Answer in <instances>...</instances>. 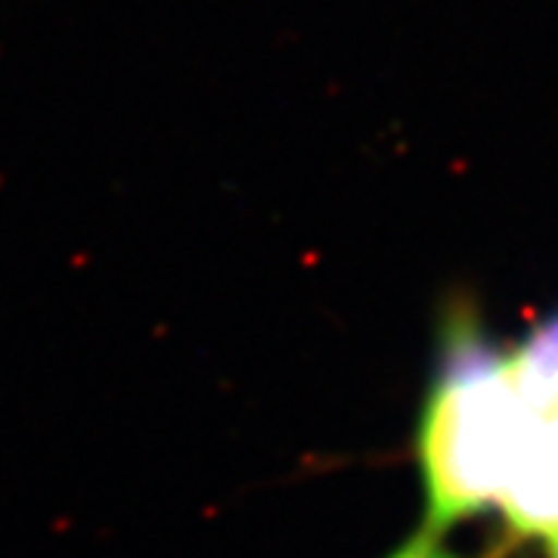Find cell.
<instances>
[{
  "instance_id": "1",
  "label": "cell",
  "mask_w": 558,
  "mask_h": 558,
  "mask_svg": "<svg viewBox=\"0 0 558 558\" xmlns=\"http://www.w3.org/2000/svg\"><path fill=\"white\" fill-rule=\"evenodd\" d=\"M531 418L512 354L487 336L472 307L450 304L440 317L435 369L413 435L425 506L422 531L444 537L497 506Z\"/></svg>"
},
{
  "instance_id": "2",
  "label": "cell",
  "mask_w": 558,
  "mask_h": 558,
  "mask_svg": "<svg viewBox=\"0 0 558 558\" xmlns=\"http://www.w3.org/2000/svg\"><path fill=\"white\" fill-rule=\"evenodd\" d=\"M497 506L515 539L558 537V407L534 413Z\"/></svg>"
},
{
  "instance_id": "3",
  "label": "cell",
  "mask_w": 558,
  "mask_h": 558,
  "mask_svg": "<svg viewBox=\"0 0 558 558\" xmlns=\"http://www.w3.org/2000/svg\"><path fill=\"white\" fill-rule=\"evenodd\" d=\"M512 373L531 413L558 407V311L539 319L534 332L512 354Z\"/></svg>"
},
{
  "instance_id": "4",
  "label": "cell",
  "mask_w": 558,
  "mask_h": 558,
  "mask_svg": "<svg viewBox=\"0 0 558 558\" xmlns=\"http://www.w3.org/2000/svg\"><path fill=\"white\" fill-rule=\"evenodd\" d=\"M385 558H462L459 553H453L444 537L438 534H428V531H422L418 527L416 534L410 539H403L398 549H391Z\"/></svg>"
},
{
  "instance_id": "5",
  "label": "cell",
  "mask_w": 558,
  "mask_h": 558,
  "mask_svg": "<svg viewBox=\"0 0 558 558\" xmlns=\"http://www.w3.org/2000/svg\"><path fill=\"white\" fill-rule=\"evenodd\" d=\"M549 553H553V558H558V537L549 543Z\"/></svg>"
}]
</instances>
